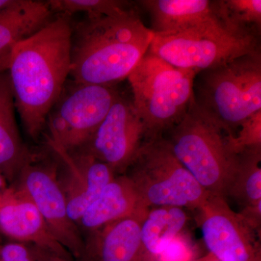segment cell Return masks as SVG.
<instances>
[{"mask_svg": "<svg viewBox=\"0 0 261 261\" xmlns=\"http://www.w3.org/2000/svg\"><path fill=\"white\" fill-rule=\"evenodd\" d=\"M47 2L15 0L0 11V54L30 37L54 18Z\"/></svg>", "mask_w": 261, "mask_h": 261, "instance_id": "cell-18", "label": "cell"}, {"mask_svg": "<svg viewBox=\"0 0 261 261\" xmlns=\"http://www.w3.org/2000/svg\"><path fill=\"white\" fill-rule=\"evenodd\" d=\"M47 4L53 15L70 17L83 13L88 18L112 16L137 10V3L121 0H49Z\"/></svg>", "mask_w": 261, "mask_h": 261, "instance_id": "cell-22", "label": "cell"}, {"mask_svg": "<svg viewBox=\"0 0 261 261\" xmlns=\"http://www.w3.org/2000/svg\"><path fill=\"white\" fill-rule=\"evenodd\" d=\"M4 184V176H3V175H2L1 173H0V188H2V187H3Z\"/></svg>", "mask_w": 261, "mask_h": 261, "instance_id": "cell-30", "label": "cell"}, {"mask_svg": "<svg viewBox=\"0 0 261 261\" xmlns=\"http://www.w3.org/2000/svg\"><path fill=\"white\" fill-rule=\"evenodd\" d=\"M194 102L228 137L261 111L260 50L198 73Z\"/></svg>", "mask_w": 261, "mask_h": 261, "instance_id": "cell-3", "label": "cell"}, {"mask_svg": "<svg viewBox=\"0 0 261 261\" xmlns=\"http://www.w3.org/2000/svg\"><path fill=\"white\" fill-rule=\"evenodd\" d=\"M20 172L23 195L37 206L51 233L70 255L83 256V241L74 222L68 218L64 192L51 168L29 161Z\"/></svg>", "mask_w": 261, "mask_h": 261, "instance_id": "cell-11", "label": "cell"}, {"mask_svg": "<svg viewBox=\"0 0 261 261\" xmlns=\"http://www.w3.org/2000/svg\"><path fill=\"white\" fill-rule=\"evenodd\" d=\"M10 51L0 54V73L8 69L9 66Z\"/></svg>", "mask_w": 261, "mask_h": 261, "instance_id": "cell-26", "label": "cell"}, {"mask_svg": "<svg viewBox=\"0 0 261 261\" xmlns=\"http://www.w3.org/2000/svg\"><path fill=\"white\" fill-rule=\"evenodd\" d=\"M14 97L8 70L0 73V173L12 177L30 161L15 118Z\"/></svg>", "mask_w": 261, "mask_h": 261, "instance_id": "cell-17", "label": "cell"}, {"mask_svg": "<svg viewBox=\"0 0 261 261\" xmlns=\"http://www.w3.org/2000/svg\"><path fill=\"white\" fill-rule=\"evenodd\" d=\"M136 3L148 13L154 34L184 32L219 19L209 0H140Z\"/></svg>", "mask_w": 261, "mask_h": 261, "instance_id": "cell-16", "label": "cell"}, {"mask_svg": "<svg viewBox=\"0 0 261 261\" xmlns=\"http://www.w3.org/2000/svg\"><path fill=\"white\" fill-rule=\"evenodd\" d=\"M54 149L69 168V180L63 192L68 218L73 222H79L103 189L112 181L115 173L107 164L90 154L82 152L67 153Z\"/></svg>", "mask_w": 261, "mask_h": 261, "instance_id": "cell-12", "label": "cell"}, {"mask_svg": "<svg viewBox=\"0 0 261 261\" xmlns=\"http://www.w3.org/2000/svg\"><path fill=\"white\" fill-rule=\"evenodd\" d=\"M166 139L175 157L209 195L226 198L238 165L227 136L192 101Z\"/></svg>", "mask_w": 261, "mask_h": 261, "instance_id": "cell-5", "label": "cell"}, {"mask_svg": "<svg viewBox=\"0 0 261 261\" xmlns=\"http://www.w3.org/2000/svg\"><path fill=\"white\" fill-rule=\"evenodd\" d=\"M199 224L209 254L219 261H260L255 230L226 198L210 195L197 209Z\"/></svg>", "mask_w": 261, "mask_h": 261, "instance_id": "cell-10", "label": "cell"}, {"mask_svg": "<svg viewBox=\"0 0 261 261\" xmlns=\"http://www.w3.org/2000/svg\"><path fill=\"white\" fill-rule=\"evenodd\" d=\"M15 0H0V11L14 3Z\"/></svg>", "mask_w": 261, "mask_h": 261, "instance_id": "cell-28", "label": "cell"}, {"mask_svg": "<svg viewBox=\"0 0 261 261\" xmlns=\"http://www.w3.org/2000/svg\"><path fill=\"white\" fill-rule=\"evenodd\" d=\"M261 147L244 149L227 196L243 207L241 213L261 210Z\"/></svg>", "mask_w": 261, "mask_h": 261, "instance_id": "cell-20", "label": "cell"}, {"mask_svg": "<svg viewBox=\"0 0 261 261\" xmlns=\"http://www.w3.org/2000/svg\"><path fill=\"white\" fill-rule=\"evenodd\" d=\"M71 35L70 17L59 15L10 51L8 72L15 108L34 140L70 77Z\"/></svg>", "mask_w": 261, "mask_h": 261, "instance_id": "cell-1", "label": "cell"}, {"mask_svg": "<svg viewBox=\"0 0 261 261\" xmlns=\"http://www.w3.org/2000/svg\"><path fill=\"white\" fill-rule=\"evenodd\" d=\"M188 216L181 207H150L141 224V239L149 261L184 231Z\"/></svg>", "mask_w": 261, "mask_h": 261, "instance_id": "cell-19", "label": "cell"}, {"mask_svg": "<svg viewBox=\"0 0 261 261\" xmlns=\"http://www.w3.org/2000/svg\"><path fill=\"white\" fill-rule=\"evenodd\" d=\"M36 261H69L64 260V259L60 258V257L55 256V255L48 254L46 256L38 257L37 260Z\"/></svg>", "mask_w": 261, "mask_h": 261, "instance_id": "cell-27", "label": "cell"}, {"mask_svg": "<svg viewBox=\"0 0 261 261\" xmlns=\"http://www.w3.org/2000/svg\"><path fill=\"white\" fill-rule=\"evenodd\" d=\"M200 257L193 240L183 231L150 261H197Z\"/></svg>", "mask_w": 261, "mask_h": 261, "instance_id": "cell-24", "label": "cell"}, {"mask_svg": "<svg viewBox=\"0 0 261 261\" xmlns=\"http://www.w3.org/2000/svg\"><path fill=\"white\" fill-rule=\"evenodd\" d=\"M227 139L228 145L236 154L245 149L261 147V111L243 122L235 137Z\"/></svg>", "mask_w": 261, "mask_h": 261, "instance_id": "cell-23", "label": "cell"}, {"mask_svg": "<svg viewBox=\"0 0 261 261\" xmlns=\"http://www.w3.org/2000/svg\"><path fill=\"white\" fill-rule=\"evenodd\" d=\"M197 261H219L217 259L215 258L213 255H211V254H208V255H206L205 257H200Z\"/></svg>", "mask_w": 261, "mask_h": 261, "instance_id": "cell-29", "label": "cell"}, {"mask_svg": "<svg viewBox=\"0 0 261 261\" xmlns=\"http://www.w3.org/2000/svg\"><path fill=\"white\" fill-rule=\"evenodd\" d=\"M147 211L122 218L99 228L95 231L97 238L85 248L83 256L87 254L93 261H149L141 239V224Z\"/></svg>", "mask_w": 261, "mask_h": 261, "instance_id": "cell-14", "label": "cell"}, {"mask_svg": "<svg viewBox=\"0 0 261 261\" xmlns=\"http://www.w3.org/2000/svg\"><path fill=\"white\" fill-rule=\"evenodd\" d=\"M257 50L260 36L233 32L219 19L184 32L154 34L148 49L169 64L197 74Z\"/></svg>", "mask_w": 261, "mask_h": 261, "instance_id": "cell-7", "label": "cell"}, {"mask_svg": "<svg viewBox=\"0 0 261 261\" xmlns=\"http://www.w3.org/2000/svg\"><path fill=\"white\" fill-rule=\"evenodd\" d=\"M197 75L149 51L141 59L127 80L145 124V140L161 137L181 121L193 101Z\"/></svg>", "mask_w": 261, "mask_h": 261, "instance_id": "cell-4", "label": "cell"}, {"mask_svg": "<svg viewBox=\"0 0 261 261\" xmlns=\"http://www.w3.org/2000/svg\"><path fill=\"white\" fill-rule=\"evenodd\" d=\"M213 6L216 17L229 30L260 36V0H216Z\"/></svg>", "mask_w": 261, "mask_h": 261, "instance_id": "cell-21", "label": "cell"}, {"mask_svg": "<svg viewBox=\"0 0 261 261\" xmlns=\"http://www.w3.org/2000/svg\"><path fill=\"white\" fill-rule=\"evenodd\" d=\"M146 128L132 98L121 93L85 145L76 152L93 156L114 173L126 171L145 142Z\"/></svg>", "mask_w": 261, "mask_h": 261, "instance_id": "cell-9", "label": "cell"}, {"mask_svg": "<svg viewBox=\"0 0 261 261\" xmlns=\"http://www.w3.org/2000/svg\"><path fill=\"white\" fill-rule=\"evenodd\" d=\"M153 37L137 10L72 24L70 79L77 83L116 86L148 51Z\"/></svg>", "mask_w": 261, "mask_h": 261, "instance_id": "cell-2", "label": "cell"}, {"mask_svg": "<svg viewBox=\"0 0 261 261\" xmlns=\"http://www.w3.org/2000/svg\"><path fill=\"white\" fill-rule=\"evenodd\" d=\"M148 210L130 178L122 175L106 185L79 223L85 229L95 231L116 220Z\"/></svg>", "mask_w": 261, "mask_h": 261, "instance_id": "cell-15", "label": "cell"}, {"mask_svg": "<svg viewBox=\"0 0 261 261\" xmlns=\"http://www.w3.org/2000/svg\"><path fill=\"white\" fill-rule=\"evenodd\" d=\"M127 171L126 176L149 208L198 209L210 196L175 157L163 136L145 140Z\"/></svg>", "mask_w": 261, "mask_h": 261, "instance_id": "cell-6", "label": "cell"}, {"mask_svg": "<svg viewBox=\"0 0 261 261\" xmlns=\"http://www.w3.org/2000/svg\"><path fill=\"white\" fill-rule=\"evenodd\" d=\"M119 94L116 86L67 81L46 121L51 147L67 153L82 149L107 116Z\"/></svg>", "mask_w": 261, "mask_h": 261, "instance_id": "cell-8", "label": "cell"}, {"mask_svg": "<svg viewBox=\"0 0 261 261\" xmlns=\"http://www.w3.org/2000/svg\"><path fill=\"white\" fill-rule=\"evenodd\" d=\"M0 261H36V260L23 244L10 243L0 247Z\"/></svg>", "mask_w": 261, "mask_h": 261, "instance_id": "cell-25", "label": "cell"}, {"mask_svg": "<svg viewBox=\"0 0 261 261\" xmlns=\"http://www.w3.org/2000/svg\"><path fill=\"white\" fill-rule=\"evenodd\" d=\"M0 230L9 238L36 244L55 256L70 260V253L56 240L29 197L10 200L0 207Z\"/></svg>", "mask_w": 261, "mask_h": 261, "instance_id": "cell-13", "label": "cell"}]
</instances>
